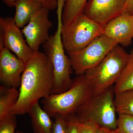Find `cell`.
I'll use <instances>...</instances> for the list:
<instances>
[{
    "label": "cell",
    "mask_w": 133,
    "mask_h": 133,
    "mask_svg": "<svg viewBox=\"0 0 133 133\" xmlns=\"http://www.w3.org/2000/svg\"><path fill=\"white\" fill-rule=\"evenodd\" d=\"M35 133H52L54 122L51 116L43 109L38 103L32 107L29 113Z\"/></svg>",
    "instance_id": "obj_14"
},
{
    "label": "cell",
    "mask_w": 133,
    "mask_h": 133,
    "mask_svg": "<svg viewBox=\"0 0 133 133\" xmlns=\"http://www.w3.org/2000/svg\"><path fill=\"white\" fill-rule=\"evenodd\" d=\"M108 133H118L116 132H115L114 131H111V130H109V132H108Z\"/></svg>",
    "instance_id": "obj_28"
},
{
    "label": "cell",
    "mask_w": 133,
    "mask_h": 133,
    "mask_svg": "<svg viewBox=\"0 0 133 133\" xmlns=\"http://www.w3.org/2000/svg\"><path fill=\"white\" fill-rule=\"evenodd\" d=\"M66 122V133H80V122L76 113L65 117Z\"/></svg>",
    "instance_id": "obj_21"
},
{
    "label": "cell",
    "mask_w": 133,
    "mask_h": 133,
    "mask_svg": "<svg viewBox=\"0 0 133 133\" xmlns=\"http://www.w3.org/2000/svg\"><path fill=\"white\" fill-rule=\"evenodd\" d=\"M114 86L93 97L76 113L81 122L92 121L100 127L116 130L117 118L114 102Z\"/></svg>",
    "instance_id": "obj_5"
},
{
    "label": "cell",
    "mask_w": 133,
    "mask_h": 133,
    "mask_svg": "<svg viewBox=\"0 0 133 133\" xmlns=\"http://www.w3.org/2000/svg\"><path fill=\"white\" fill-rule=\"evenodd\" d=\"M17 125L16 115H9L0 120V133H15Z\"/></svg>",
    "instance_id": "obj_20"
},
{
    "label": "cell",
    "mask_w": 133,
    "mask_h": 133,
    "mask_svg": "<svg viewBox=\"0 0 133 133\" xmlns=\"http://www.w3.org/2000/svg\"><path fill=\"white\" fill-rule=\"evenodd\" d=\"M14 20L19 28H23L38 10L43 8L37 0H17Z\"/></svg>",
    "instance_id": "obj_13"
},
{
    "label": "cell",
    "mask_w": 133,
    "mask_h": 133,
    "mask_svg": "<svg viewBox=\"0 0 133 133\" xmlns=\"http://www.w3.org/2000/svg\"><path fill=\"white\" fill-rule=\"evenodd\" d=\"M5 5L9 7H15L17 0H2Z\"/></svg>",
    "instance_id": "obj_26"
},
{
    "label": "cell",
    "mask_w": 133,
    "mask_h": 133,
    "mask_svg": "<svg viewBox=\"0 0 133 133\" xmlns=\"http://www.w3.org/2000/svg\"><path fill=\"white\" fill-rule=\"evenodd\" d=\"M52 126V133H66V122L65 117L61 114L55 116Z\"/></svg>",
    "instance_id": "obj_22"
},
{
    "label": "cell",
    "mask_w": 133,
    "mask_h": 133,
    "mask_svg": "<svg viewBox=\"0 0 133 133\" xmlns=\"http://www.w3.org/2000/svg\"><path fill=\"white\" fill-rule=\"evenodd\" d=\"M133 89V49L118 80L114 85V93Z\"/></svg>",
    "instance_id": "obj_16"
},
{
    "label": "cell",
    "mask_w": 133,
    "mask_h": 133,
    "mask_svg": "<svg viewBox=\"0 0 133 133\" xmlns=\"http://www.w3.org/2000/svg\"><path fill=\"white\" fill-rule=\"evenodd\" d=\"M99 126L92 121L80 122V133H97Z\"/></svg>",
    "instance_id": "obj_23"
},
{
    "label": "cell",
    "mask_w": 133,
    "mask_h": 133,
    "mask_svg": "<svg viewBox=\"0 0 133 133\" xmlns=\"http://www.w3.org/2000/svg\"><path fill=\"white\" fill-rule=\"evenodd\" d=\"M127 0H88L84 14L104 26L124 12Z\"/></svg>",
    "instance_id": "obj_10"
},
{
    "label": "cell",
    "mask_w": 133,
    "mask_h": 133,
    "mask_svg": "<svg viewBox=\"0 0 133 133\" xmlns=\"http://www.w3.org/2000/svg\"><path fill=\"white\" fill-rule=\"evenodd\" d=\"M49 11L42 8L22 30L27 43L35 52L38 51L40 46L49 38V30L52 26L49 18Z\"/></svg>",
    "instance_id": "obj_9"
},
{
    "label": "cell",
    "mask_w": 133,
    "mask_h": 133,
    "mask_svg": "<svg viewBox=\"0 0 133 133\" xmlns=\"http://www.w3.org/2000/svg\"><path fill=\"white\" fill-rule=\"evenodd\" d=\"M16 24L14 17L0 18V48L5 47L26 63L35 54L24 35Z\"/></svg>",
    "instance_id": "obj_8"
},
{
    "label": "cell",
    "mask_w": 133,
    "mask_h": 133,
    "mask_svg": "<svg viewBox=\"0 0 133 133\" xmlns=\"http://www.w3.org/2000/svg\"><path fill=\"white\" fill-rule=\"evenodd\" d=\"M103 34L126 48L131 45L133 38V15L122 13L104 26Z\"/></svg>",
    "instance_id": "obj_12"
},
{
    "label": "cell",
    "mask_w": 133,
    "mask_h": 133,
    "mask_svg": "<svg viewBox=\"0 0 133 133\" xmlns=\"http://www.w3.org/2000/svg\"><path fill=\"white\" fill-rule=\"evenodd\" d=\"M19 96L17 88L2 84L0 86V120L12 114Z\"/></svg>",
    "instance_id": "obj_15"
},
{
    "label": "cell",
    "mask_w": 133,
    "mask_h": 133,
    "mask_svg": "<svg viewBox=\"0 0 133 133\" xmlns=\"http://www.w3.org/2000/svg\"><path fill=\"white\" fill-rule=\"evenodd\" d=\"M114 102L118 114L133 116V89L115 94Z\"/></svg>",
    "instance_id": "obj_18"
},
{
    "label": "cell",
    "mask_w": 133,
    "mask_h": 133,
    "mask_svg": "<svg viewBox=\"0 0 133 133\" xmlns=\"http://www.w3.org/2000/svg\"><path fill=\"white\" fill-rule=\"evenodd\" d=\"M123 13L133 15V0H127L125 6Z\"/></svg>",
    "instance_id": "obj_25"
},
{
    "label": "cell",
    "mask_w": 133,
    "mask_h": 133,
    "mask_svg": "<svg viewBox=\"0 0 133 133\" xmlns=\"http://www.w3.org/2000/svg\"><path fill=\"white\" fill-rule=\"evenodd\" d=\"M41 2L43 7L50 10H53L57 8V0H37Z\"/></svg>",
    "instance_id": "obj_24"
},
{
    "label": "cell",
    "mask_w": 133,
    "mask_h": 133,
    "mask_svg": "<svg viewBox=\"0 0 133 133\" xmlns=\"http://www.w3.org/2000/svg\"><path fill=\"white\" fill-rule=\"evenodd\" d=\"M64 6L63 3H58L57 30L42 45L44 53L49 58L53 66L54 85L52 94H59L67 90L70 88L73 81L71 78L73 70L71 62L69 56L65 54L62 41V14Z\"/></svg>",
    "instance_id": "obj_2"
},
{
    "label": "cell",
    "mask_w": 133,
    "mask_h": 133,
    "mask_svg": "<svg viewBox=\"0 0 133 133\" xmlns=\"http://www.w3.org/2000/svg\"><path fill=\"white\" fill-rule=\"evenodd\" d=\"M54 85L53 66L44 52L36 51L26 63L19 87V96L12 114L29 113L41 98L52 94Z\"/></svg>",
    "instance_id": "obj_1"
},
{
    "label": "cell",
    "mask_w": 133,
    "mask_h": 133,
    "mask_svg": "<svg viewBox=\"0 0 133 133\" xmlns=\"http://www.w3.org/2000/svg\"><path fill=\"white\" fill-rule=\"evenodd\" d=\"M87 2V0H66L62 14L63 24L68 25L83 14Z\"/></svg>",
    "instance_id": "obj_17"
},
{
    "label": "cell",
    "mask_w": 133,
    "mask_h": 133,
    "mask_svg": "<svg viewBox=\"0 0 133 133\" xmlns=\"http://www.w3.org/2000/svg\"><path fill=\"white\" fill-rule=\"evenodd\" d=\"M129 54L117 44L102 61L85 73L94 92L98 95L114 86L128 60Z\"/></svg>",
    "instance_id": "obj_4"
},
{
    "label": "cell",
    "mask_w": 133,
    "mask_h": 133,
    "mask_svg": "<svg viewBox=\"0 0 133 133\" xmlns=\"http://www.w3.org/2000/svg\"><path fill=\"white\" fill-rule=\"evenodd\" d=\"M117 128L115 131L118 133H133V116L118 114Z\"/></svg>",
    "instance_id": "obj_19"
},
{
    "label": "cell",
    "mask_w": 133,
    "mask_h": 133,
    "mask_svg": "<svg viewBox=\"0 0 133 133\" xmlns=\"http://www.w3.org/2000/svg\"><path fill=\"white\" fill-rule=\"evenodd\" d=\"M94 92L85 74L77 76L67 90L51 94L42 101L43 109L51 117L61 114L65 117L76 112L93 97Z\"/></svg>",
    "instance_id": "obj_3"
},
{
    "label": "cell",
    "mask_w": 133,
    "mask_h": 133,
    "mask_svg": "<svg viewBox=\"0 0 133 133\" xmlns=\"http://www.w3.org/2000/svg\"><path fill=\"white\" fill-rule=\"evenodd\" d=\"M109 130L105 128L99 127L98 129L97 133H108Z\"/></svg>",
    "instance_id": "obj_27"
},
{
    "label": "cell",
    "mask_w": 133,
    "mask_h": 133,
    "mask_svg": "<svg viewBox=\"0 0 133 133\" xmlns=\"http://www.w3.org/2000/svg\"><path fill=\"white\" fill-rule=\"evenodd\" d=\"M16 133H23V132L21 131H17Z\"/></svg>",
    "instance_id": "obj_29"
},
{
    "label": "cell",
    "mask_w": 133,
    "mask_h": 133,
    "mask_svg": "<svg viewBox=\"0 0 133 133\" xmlns=\"http://www.w3.org/2000/svg\"><path fill=\"white\" fill-rule=\"evenodd\" d=\"M104 26L90 19L84 13L68 25H63L62 38L67 53L85 48L96 37L103 34Z\"/></svg>",
    "instance_id": "obj_6"
},
{
    "label": "cell",
    "mask_w": 133,
    "mask_h": 133,
    "mask_svg": "<svg viewBox=\"0 0 133 133\" xmlns=\"http://www.w3.org/2000/svg\"><path fill=\"white\" fill-rule=\"evenodd\" d=\"M117 44L114 40L102 34L85 48L67 53L75 74L77 76L84 74L102 61Z\"/></svg>",
    "instance_id": "obj_7"
},
{
    "label": "cell",
    "mask_w": 133,
    "mask_h": 133,
    "mask_svg": "<svg viewBox=\"0 0 133 133\" xmlns=\"http://www.w3.org/2000/svg\"><path fill=\"white\" fill-rule=\"evenodd\" d=\"M26 63L8 49L0 48V80L2 85L17 88L20 87Z\"/></svg>",
    "instance_id": "obj_11"
}]
</instances>
